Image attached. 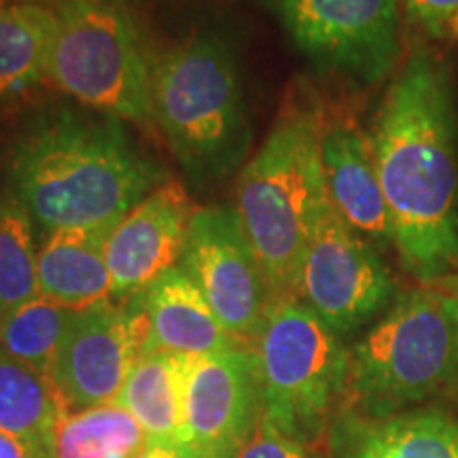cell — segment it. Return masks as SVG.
Returning <instances> with one entry per match:
<instances>
[{
	"label": "cell",
	"instance_id": "cell-1",
	"mask_svg": "<svg viewBox=\"0 0 458 458\" xmlns=\"http://www.w3.org/2000/svg\"><path fill=\"white\" fill-rule=\"evenodd\" d=\"M377 179L405 272L425 284L458 270V114L450 68L410 54L369 130Z\"/></svg>",
	"mask_w": 458,
	"mask_h": 458
},
{
	"label": "cell",
	"instance_id": "cell-2",
	"mask_svg": "<svg viewBox=\"0 0 458 458\" xmlns=\"http://www.w3.org/2000/svg\"><path fill=\"white\" fill-rule=\"evenodd\" d=\"M164 176L125 122L81 105H47L28 114L3 164V187L45 236L113 225Z\"/></svg>",
	"mask_w": 458,
	"mask_h": 458
},
{
	"label": "cell",
	"instance_id": "cell-3",
	"mask_svg": "<svg viewBox=\"0 0 458 458\" xmlns=\"http://www.w3.org/2000/svg\"><path fill=\"white\" fill-rule=\"evenodd\" d=\"M325 108L308 94H291L266 140L242 165L233 210L270 286L272 301L293 297L301 257L331 204L325 185Z\"/></svg>",
	"mask_w": 458,
	"mask_h": 458
},
{
	"label": "cell",
	"instance_id": "cell-4",
	"mask_svg": "<svg viewBox=\"0 0 458 458\" xmlns=\"http://www.w3.org/2000/svg\"><path fill=\"white\" fill-rule=\"evenodd\" d=\"M151 108L191 185L208 189L246 164L253 128L233 43L196 32L153 60Z\"/></svg>",
	"mask_w": 458,
	"mask_h": 458
},
{
	"label": "cell",
	"instance_id": "cell-5",
	"mask_svg": "<svg viewBox=\"0 0 458 458\" xmlns=\"http://www.w3.org/2000/svg\"><path fill=\"white\" fill-rule=\"evenodd\" d=\"M458 394V303L435 284L399 295L351 348L342 408L391 416Z\"/></svg>",
	"mask_w": 458,
	"mask_h": 458
},
{
	"label": "cell",
	"instance_id": "cell-6",
	"mask_svg": "<svg viewBox=\"0 0 458 458\" xmlns=\"http://www.w3.org/2000/svg\"><path fill=\"white\" fill-rule=\"evenodd\" d=\"M250 348L263 418L286 437L317 444L346 397L351 351L342 337L297 297H278Z\"/></svg>",
	"mask_w": 458,
	"mask_h": 458
},
{
	"label": "cell",
	"instance_id": "cell-7",
	"mask_svg": "<svg viewBox=\"0 0 458 458\" xmlns=\"http://www.w3.org/2000/svg\"><path fill=\"white\" fill-rule=\"evenodd\" d=\"M57 32L47 83L77 105L156 128L151 108V66L134 20L98 0L54 4Z\"/></svg>",
	"mask_w": 458,
	"mask_h": 458
},
{
	"label": "cell",
	"instance_id": "cell-8",
	"mask_svg": "<svg viewBox=\"0 0 458 458\" xmlns=\"http://www.w3.org/2000/svg\"><path fill=\"white\" fill-rule=\"evenodd\" d=\"M314 66L354 85L385 79L401 57L399 0H266Z\"/></svg>",
	"mask_w": 458,
	"mask_h": 458
},
{
	"label": "cell",
	"instance_id": "cell-9",
	"mask_svg": "<svg viewBox=\"0 0 458 458\" xmlns=\"http://www.w3.org/2000/svg\"><path fill=\"white\" fill-rule=\"evenodd\" d=\"M394 291L380 250L329 204L301 257L293 297L342 337L385 314Z\"/></svg>",
	"mask_w": 458,
	"mask_h": 458
},
{
	"label": "cell",
	"instance_id": "cell-10",
	"mask_svg": "<svg viewBox=\"0 0 458 458\" xmlns=\"http://www.w3.org/2000/svg\"><path fill=\"white\" fill-rule=\"evenodd\" d=\"M147 346L142 295L106 300L74 312L47 377L66 411L114 403Z\"/></svg>",
	"mask_w": 458,
	"mask_h": 458
},
{
	"label": "cell",
	"instance_id": "cell-11",
	"mask_svg": "<svg viewBox=\"0 0 458 458\" xmlns=\"http://www.w3.org/2000/svg\"><path fill=\"white\" fill-rule=\"evenodd\" d=\"M179 267L198 284L227 334L250 346L272 293L232 206L196 208Z\"/></svg>",
	"mask_w": 458,
	"mask_h": 458
},
{
	"label": "cell",
	"instance_id": "cell-12",
	"mask_svg": "<svg viewBox=\"0 0 458 458\" xmlns=\"http://www.w3.org/2000/svg\"><path fill=\"white\" fill-rule=\"evenodd\" d=\"M185 393L187 458H236L263 416L253 348L187 357Z\"/></svg>",
	"mask_w": 458,
	"mask_h": 458
},
{
	"label": "cell",
	"instance_id": "cell-13",
	"mask_svg": "<svg viewBox=\"0 0 458 458\" xmlns=\"http://www.w3.org/2000/svg\"><path fill=\"white\" fill-rule=\"evenodd\" d=\"M193 213L185 185L164 181L114 223L106 240L111 300L142 295L159 276L179 267Z\"/></svg>",
	"mask_w": 458,
	"mask_h": 458
},
{
	"label": "cell",
	"instance_id": "cell-14",
	"mask_svg": "<svg viewBox=\"0 0 458 458\" xmlns=\"http://www.w3.org/2000/svg\"><path fill=\"white\" fill-rule=\"evenodd\" d=\"M320 156L335 213L377 250L393 249L391 215L377 179L369 131L352 114L325 113Z\"/></svg>",
	"mask_w": 458,
	"mask_h": 458
},
{
	"label": "cell",
	"instance_id": "cell-15",
	"mask_svg": "<svg viewBox=\"0 0 458 458\" xmlns=\"http://www.w3.org/2000/svg\"><path fill=\"white\" fill-rule=\"evenodd\" d=\"M325 444L329 458H458V418L442 408L380 418L340 408Z\"/></svg>",
	"mask_w": 458,
	"mask_h": 458
},
{
	"label": "cell",
	"instance_id": "cell-16",
	"mask_svg": "<svg viewBox=\"0 0 458 458\" xmlns=\"http://www.w3.org/2000/svg\"><path fill=\"white\" fill-rule=\"evenodd\" d=\"M148 346L182 357H204L244 346L227 334L198 284L172 267L142 293Z\"/></svg>",
	"mask_w": 458,
	"mask_h": 458
},
{
	"label": "cell",
	"instance_id": "cell-17",
	"mask_svg": "<svg viewBox=\"0 0 458 458\" xmlns=\"http://www.w3.org/2000/svg\"><path fill=\"white\" fill-rule=\"evenodd\" d=\"M187 357L147 346L125 377L114 403L130 411L148 445L187 458Z\"/></svg>",
	"mask_w": 458,
	"mask_h": 458
},
{
	"label": "cell",
	"instance_id": "cell-18",
	"mask_svg": "<svg viewBox=\"0 0 458 458\" xmlns=\"http://www.w3.org/2000/svg\"><path fill=\"white\" fill-rule=\"evenodd\" d=\"M113 225L57 229L47 233L38 244L37 255L38 295L71 310H83L111 300L106 240Z\"/></svg>",
	"mask_w": 458,
	"mask_h": 458
},
{
	"label": "cell",
	"instance_id": "cell-19",
	"mask_svg": "<svg viewBox=\"0 0 458 458\" xmlns=\"http://www.w3.org/2000/svg\"><path fill=\"white\" fill-rule=\"evenodd\" d=\"M57 13L41 3H0V108L47 81Z\"/></svg>",
	"mask_w": 458,
	"mask_h": 458
},
{
	"label": "cell",
	"instance_id": "cell-20",
	"mask_svg": "<svg viewBox=\"0 0 458 458\" xmlns=\"http://www.w3.org/2000/svg\"><path fill=\"white\" fill-rule=\"evenodd\" d=\"M62 414L66 410L49 377L0 348V431L20 439L32 458H54Z\"/></svg>",
	"mask_w": 458,
	"mask_h": 458
},
{
	"label": "cell",
	"instance_id": "cell-21",
	"mask_svg": "<svg viewBox=\"0 0 458 458\" xmlns=\"http://www.w3.org/2000/svg\"><path fill=\"white\" fill-rule=\"evenodd\" d=\"M147 445L139 420L119 403H106L62 414L54 458H134Z\"/></svg>",
	"mask_w": 458,
	"mask_h": 458
},
{
	"label": "cell",
	"instance_id": "cell-22",
	"mask_svg": "<svg viewBox=\"0 0 458 458\" xmlns=\"http://www.w3.org/2000/svg\"><path fill=\"white\" fill-rule=\"evenodd\" d=\"M74 312L77 310L37 295L13 310L0 314V348L28 368L47 376Z\"/></svg>",
	"mask_w": 458,
	"mask_h": 458
},
{
	"label": "cell",
	"instance_id": "cell-23",
	"mask_svg": "<svg viewBox=\"0 0 458 458\" xmlns=\"http://www.w3.org/2000/svg\"><path fill=\"white\" fill-rule=\"evenodd\" d=\"M37 227L26 208L0 187V314L38 295Z\"/></svg>",
	"mask_w": 458,
	"mask_h": 458
},
{
	"label": "cell",
	"instance_id": "cell-24",
	"mask_svg": "<svg viewBox=\"0 0 458 458\" xmlns=\"http://www.w3.org/2000/svg\"><path fill=\"white\" fill-rule=\"evenodd\" d=\"M236 458H323L312 445H306L297 439L286 437L272 425L267 418L261 416L253 437L246 442Z\"/></svg>",
	"mask_w": 458,
	"mask_h": 458
},
{
	"label": "cell",
	"instance_id": "cell-25",
	"mask_svg": "<svg viewBox=\"0 0 458 458\" xmlns=\"http://www.w3.org/2000/svg\"><path fill=\"white\" fill-rule=\"evenodd\" d=\"M414 24L431 37H445L452 17L458 13V0H399Z\"/></svg>",
	"mask_w": 458,
	"mask_h": 458
},
{
	"label": "cell",
	"instance_id": "cell-26",
	"mask_svg": "<svg viewBox=\"0 0 458 458\" xmlns=\"http://www.w3.org/2000/svg\"><path fill=\"white\" fill-rule=\"evenodd\" d=\"M0 458H32V456L20 439H15L13 435L0 431Z\"/></svg>",
	"mask_w": 458,
	"mask_h": 458
},
{
	"label": "cell",
	"instance_id": "cell-27",
	"mask_svg": "<svg viewBox=\"0 0 458 458\" xmlns=\"http://www.w3.org/2000/svg\"><path fill=\"white\" fill-rule=\"evenodd\" d=\"M134 458H185L179 452H172L165 448H156V445H147L140 454H136Z\"/></svg>",
	"mask_w": 458,
	"mask_h": 458
},
{
	"label": "cell",
	"instance_id": "cell-28",
	"mask_svg": "<svg viewBox=\"0 0 458 458\" xmlns=\"http://www.w3.org/2000/svg\"><path fill=\"white\" fill-rule=\"evenodd\" d=\"M435 286H439V289H444L445 293H450L452 297H454V301L458 303V274H452V276L437 280Z\"/></svg>",
	"mask_w": 458,
	"mask_h": 458
},
{
	"label": "cell",
	"instance_id": "cell-29",
	"mask_svg": "<svg viewBox=\"0 0 458 458\" xmlns=\"http://www.w3.org/2000/svg\"><path fill=\"white\" fill-rule=\"evenodd\" d=\"M448 34H450V37L458 38V13L452 17V21H450V26H448Z\"/></svg>",
	"mask_w": 458,
	"mask_h": 458
},
{
	"label": "cell",
	"instance_id": "cell-30",
	"mask_svg": "<svg viewBox=\"0 0 458 458\" xmlns=\"http://www.w3.org/2000/svg\"><path fill=\"white\" fill-rule=\"evenodd\" d=\"M0 3H41V4L54 3V4H57V3H62V0H0Z\"/></svg>",
	"mask_w": 458,
	"mask_h": 458
},
{
	"label": "cell",
	"instance_id": "cell-31",
	"mask_svg": "<svg viewBox=\"0 0 458 458\" xmlns=\"http://www.w3.org/2000/svg\"><path fill=\"white\" fill-rule=\"evenodd\" d=\"M98 3H108V4H117V3H128V0H98Z\"/></svg>",
	"mask_w": 458,
	"mask_h": 458
}]
</instances>
